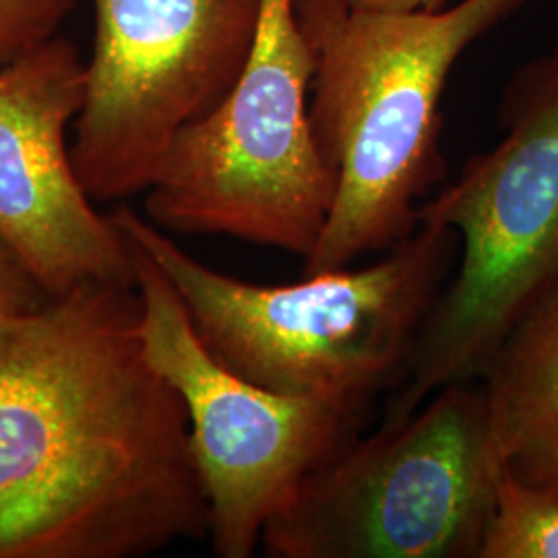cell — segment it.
<instances>
[{"instance_id":"cell-1","label":"cell","mask_w":558,"mask_h":558,"mask_svg":"<svg viewBox=\"0 0 558 558\" xmlns=\"http://www.w3.org/2000/svg\"><path fill=\"white\" fill-rule=\"evenodd\" d=\"M137 283L87 281L0 333V558H141L209 536L184 401Z\"/></svg>"},{"instance_id":"cell-2","label":"cell","mask_w":558,"mask_h":558,"mask_svg":"<svg viewBox=\"0 0 558 558\" xmlns=\"http://www.w3.org/2000/svg\"><path fill=\"white\" fill-rule=\"evenodd\" d=\"M525 0H459L437 11L294 0L315 71L308 114L336 201L304 276L385 253L418 228L447 174L440 100L458 60Z\"/></svg>"},{"instance_id":"cell-3","label":"cell","mask_w":558,"mask_h":558,"mask_svg":"<svg viewBox=\"0 0 558 558\" xmlns=\"http://www.w3.org/2000/svg\"><path fill=\"white\" fill-rule=\"evenodd\" d=\"M110 218L160 265L223 366L265 389L362 414L405 379L459 257L451 228L420 221L373 265L265 286L211 269L124 203Z\"/></svg>"},{"instance_id":"cell-4","label":"cell","mask_w":558,"mask_h":558,"mask_svg":"<svg viewBox=\"0 0 558 558\" xmlns=\"http://www.w3.org/2000/svg\"><path fill=\"white\" fill-rule=\"evenodd\" d=\"M499 119L505 137L420 205L418 223L458 234V265L383 422L410 416L447 385L478 380L507 331L558 278V46L515 69Z\"/></svg>"},{"instance_id":"cell-5","label":"cell","mask_w":558,"mask_h":558,"mask_svg":"<svg viewBox=\"0 0 558 558\" xmlns=\"http://www.w3.org/2000/svg\"><path fill=\"white\" fill-rule=\"evenodd\" d=\"M500 468L482 383L447 385L311 472L260 544L274 558H480Z\"/></svg>"},{"instance_id":"cell-6","label":"cell","mask_w":558,"mask_h":558,"mask_svg":"<svg viewBox=\"0 0 558 558\" xmlns=\"http://www.w3.org/2000/svg\"><path fill=\"white\" fill-rule=\"evenodd\" d=\"M313 71L294 0H263L239 80L172 141L145 191V218L168 234L228 236L306 259L336 201L308 114Z\"/></svg>"},{"instance_id":"cell-7","label":"cell","mask_w":558,"mask_h":558,"mask_svg":"<svg viewBox=\"0 0 558 558\" xmlns=\"http://www.w3.org/2000/svg\"><path fill=\"white\" fill-rule=\"evenodd\" d=\"M126 242L145 356L189 414L211 548L220 558H251L269 519L292 500L302 480L359 437L366 414L265 389L223 366L201 341L160 265L137 242Z\"/></svg>"},{"instance_id":"cell-8","label":"cell","mask_w":558,"mask_h":558,"mask_svg":"<svg viewBox=\"0 0 558 558\" xmlns=\"http://www.w3.org/2000/svg\"><path fill=\"white\" fill-rule=\"evenodd\" d=\"M96 34L71 156L96 203L145 193L180 131L239 80L263 0H92Z\"/></svg>"},{"instance_id":"cell-9","label":"cell","mask_w":558,"mask_h":558,"mask_svg":"<svg viewBox=\"0 0 558 558\" xmlns=\"http://www.w3.org/2000/svg\"><path fill=\"white\" fill-rule=\"evenodd\" d=\"M85 92L87 62L62 36L0 71V236L50 299L135 283L129 242L98 214L66 141Z\"/></svg>"},{"instance_id":"cell-10","label":"cell","mask_w":558,"mask_h":558,"mask_svg":"<svg viewBox=\"0 0 558 558\" xmlns=\"http://www.w3.org/2000/svg\"><path fill=\"white\" fill-rule=\"evenodd\" d=\"M480 383L502 468L558 493V278L507 331Z\"/></svg>"},{"instance_id":"cell-11","label":"cell","mask_w":558,"mask_h":558,"mask_svg":"<svg viewBox=\"0 0 558 558\" xmlns=\"http://www.w3.org/2000/svg\"><path fill=\"white\" fill-rule=\"evenodd\" d=\"M480 558H558V493L500 468Z\"/></svg>"},{"instance_id":"cell-12","label":"cell","mask_w":558,"mask_h":558,"mask_svg":"<svg viewBox=\"0 0 558 558\" xmlns=\"http://www.w3.org/2000/svg\"><path fill=\"white\" fill-rule=\"evenodd\" d=\"M77 0H0V71L59 36Z\"/></svg>"},{"instance_id":"cell-13","label":"cell","mask_w":558,"mask_h":558,"mask_svg":"<svg viewBox=\"0 0 558 558\" xmlns=\"http://www.w3.org/2000/svg\"><path fill=\"white\" fill-rule=\"evenodd\" d=\"M50 300L0 236V333L36 315Z\"/></svg>"},{"instance_id":"cell-14","label":"cell","mask_w":558,"mask_h":558,"mask_svg":"<svg viewBox=\"0 0 558 558\" xmlns=\"http://www.w3.org/2000/svg\"><path fill=\"white\" fill-rule=\"evenodd\" d=\"M359 7H368V9H391V11H414V9H424V11H437L447 7L449 0H348Z\"/></svg>"}]
</instances>
